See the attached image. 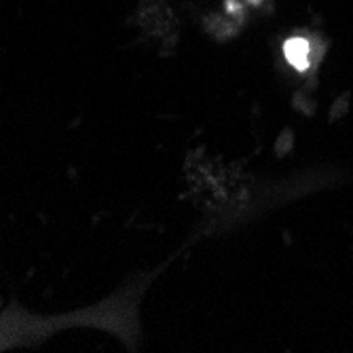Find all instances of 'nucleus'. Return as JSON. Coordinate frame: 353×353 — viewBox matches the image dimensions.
I'll use <instances>...</instances> for the list:
<instances>
[{"mask_svg": "<svg viewBox=\"0 0 353 353\" xmlns=\"http://www.w3.org/2000/svg\"><path fill=\"white\" fill-rule=\"evenodd\" d=\"M283 53L296 70H305L309 66V43L305 39H290L283 45Z\"/></svg>", "mask_w": 353, "mask_h": 353, "instance_id": "nucleus-1", "label": "nucleus"}]
</instances>
